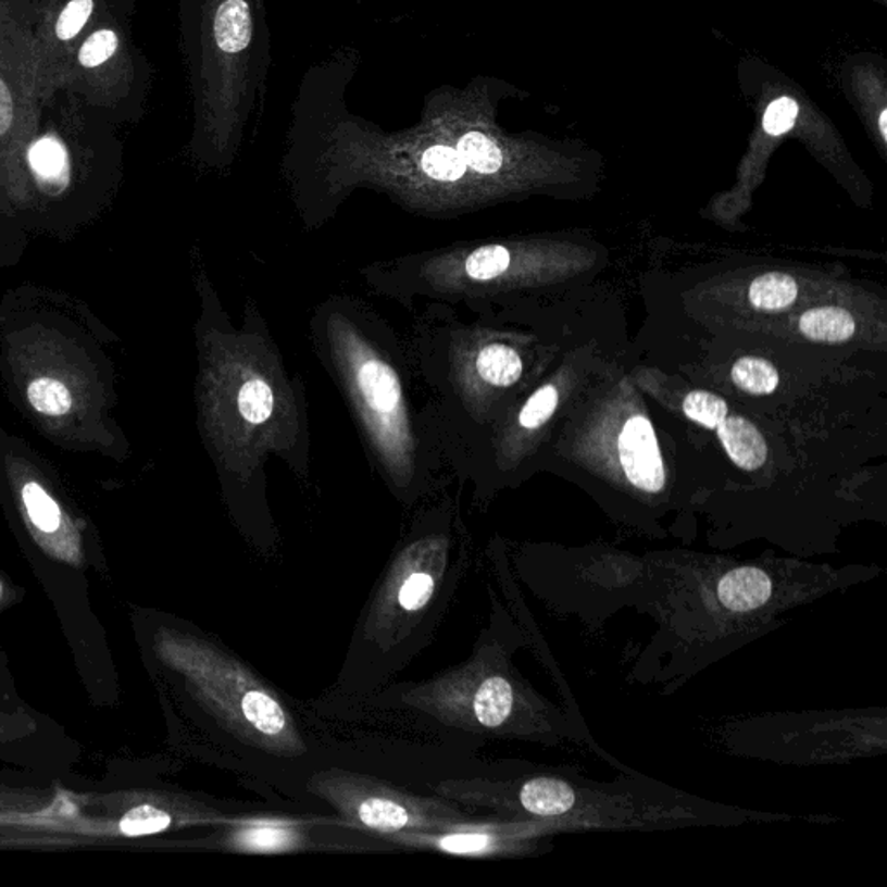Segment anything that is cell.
Returning a JSON list of instances; mask_svg holds the SVG:
<instances>
[{"label":"cell","instance_id":"1","mask_svg":"<svg viewBox=\"0 0 887 887\" xmlns=\"http://www.w3.org/2000/svg\"><path fill=\"white\" fill-rule=\"evenodd\" d=\"M205 326V427L226 491H261L270 458L311 469V428L300 376L291 375L255 302L241 326L212 299Z\"/></svg>","mask_w":887,"mask_h":887},{"label":"cell","instance_id":"2","mask_svg":"<svg viewBox=\"0 0 887 887\" xmlns=\"http://www.w3.org/2000/svg\"><path fill=\"white\" fill-rule=\"evenodd\" d=\"M311 343L343 397L364 451L393 495L413 501L437 486L446 465L404 340L358 297H328L311 317Z\"/></svg>","mask_w":887,"mask_h":887},{"label":"cell","instance_id":"3","mask_svg":"<svg viewBox=\"0 0 887 887\" xmlns=\"http://www.w3.org/2000/svg\"><path fill=\"white\" fill-rule=\"evenodd\" d=\"M312 792L326 799L340 819L385 839L402 832L434 830L470 816L454 804L418 798L370 776L332 772L312 782Z\"/></svg>","mask_w":887,"mask_h":887},{"label":"cell","instance_id":"4","mask_svg":"<svg viewBox=\"0 0 887 887\" xmlns=\"http://www.w3.org/2000/svg\"><path fill=\"white\" fill-rule=\"evenodd\" d=\"M215 848L230 853H302V851H366L392 846L343 819L290 816H224L217 822Z\"/></svg>","mask_w":887,"mask_h":887},{"label":"cell","instance_id":"5","mask_svg":"<svg viewBox=\"0 0 887 887\" xmlns=\"http://www.w3.org/2000/svg\"><path fill=\"white\" fill-rule=\"evenodd\" d=\"M536 822H491L463 820L434 830L402 832L385 837V842L404 848L427 849L465 858L515 857L536 846V839L547 832Z\"/></svg>","mask_w":887,"mask_h":887},{"label":"cell","instance_id":"6","mask_svg":"<svg viewBox=\"0 0 887 887\" xmlns=\"http://www.w3.org/2000/svg\"><path fill=\"white\" fill-rule=\"evenodd\" d=\"M619 460L633 486L645 492L664 489V461L650 420L632 416L624 423L619 436Z\"/></svg>","mask_w":887,"mask_h":887},{"label":"cell","instance_id":"7","mask_svg":"<svg viewBox=\"0 0 887 887\" xmlns=\"http://www.w3.org/2000/svg\"><path fill=\"white\" fill-rule=\"evenodd\" d=\"M775 595L773 577L755 565L726 571L716 585L717 602L735 614H749L769 607Z\"/></svg>","mask_w":887,"mask_h":887},{"label":"cell","instance_id":"8","mask_svg":"<svg viewBox=\"0 0 887 887\" xmlns=\"http://www.w3.org/2000/svg\"><path fill=\"white\" fill-rule=\"evenodd\" d=\"M515 708V687L507 676H501V674H492L484 678L478 683L470 699V713L478 725L487 729H499L507 726L512 721Z\"/></svg>","mask_w":887,"mask_h":887},{"label":"cell","instance_id":"9","mask_svg":"<svg viewBox=\"0 0 887 887\" xmlns=\"http://www.w3.org/2000/svg\"><path fill=\"white\" fill-rule=\"evenodd\" d=\"M723 448L738 469L754 472L766 463L769 448L761 432L742 416H726L716 427Z\"/></svg>","mask_w":887,"mask_h":887},{"label":"cell","instance_id":"10","mask_svg":"<svg viewBox=\"0 0 887 887\" xmlns=\"http://www.w3.org/2000/svg\"><path fill=\"white\" fill-rule=\"evenodd\" d=\"M215 42L227 54L245 51L252 42V13L245 0H226L217 9L214 22Z\"/></svg>","mask_w":887,"mask_h":887},{"label":"cell","instance_id":"11","mask_svg":"<svg viewBox=\"0 0 887 887\" xmlns=\"http://www.w3.org/2000/svg\"><path fill=\"white\" fill-rule=\"evenodd\" d=\"M418 171L423 175V183L436 188H454L466 179L470 168L454 148L434 145L420 154Z\"/></svg>","mask_w":887,"mask_h":887},{"label":"cell","instance_id":"12","mask_svg":"<svg viewBox=\"0 0 887 887\" xmlns=\"http://www.w3.org/2000/svg\"><path fill=\"white\" fill-rule=\"evenodd\" d=\"M799 329L810 340L840 343L853 337L857 323L845 309L820 308L802 314Z\"/></svg>","mask_w":887,"mask_h":887},{"label":"cell","instance_id":"13","mask_svg":"<svg viewBox=\"0 0 887 887\" xmlns=\"http://www.w3.org/2000/svg\"><path fill=\"white\" fill-rule=\"evenodd\" d=\"M28 163L40 183L61 186L68 177V151L58 137H40L28 150Z\"/></svg>","mask_w":887,"mask_h":887},{"label":"cell","instance_id":"14","mask_svg":"<svg viewBox=\"0 0 887 887\" xmlns=\"http://www.w3.org/2000/svg\"><path fill=\"white\" fill-rule=\"evenodd\" d=\"M798 299V283L789 274L769 273L755 277L749 288V300L761 311H782Z\"/></svg>","mask_w":887,"mask_h":887},{"label":"cell","instance_id":"15","mask_svg":"<svg viewBox=\"0 0 887 887\" xmlns=\"http://www.w3.org/2000/svg\"><path fill=\"white\" fill-rule=\"evenodd\" d=\"M454 150L465 160L470 171L478 175H495L503 166V153L492 139L483 133H466Z\"/></svg>","mask_w":887,"mask_h":887},{"label":"cell","instance_id":"16","mask_svg":"<svg viewBox=\"0 0 887 887\" xmlns=\"http://www.w3.org/2000/svg\"><path fill=\"white\" fill-rule=\"evenodd\" d=\"M732 380L744 392L769 396L778 387V373L766 359L742 358L732 367Z\"/></svg>","mask_w":887,"mask_h":887},{"label":"cell","instance_id":"17","mask_svg":"<svg viewBox=\"0 0 887 887\" xmlns=\"http://www.w3.org/2000/svg\"><path fill=\"white\" fill-rule=\"evenodd\" d=\"M28 401L39 413L61 416L72 410V393L60 380L39 378L32 382L26 390Z\"/></svg>","mask_w":887,"mask_h":887},{"label":"cell","instance_id":"18","mask_svg":"<svg viewBox=\"0 0 887 887\" xmlns=\"http://www.w3.org/2000/svg\"><path fill=\"white\" fill-rule=\"evenodd\" d=\"M23 503L30 521L42 533H54L60 527V507L39 484L28 483L23 487Z\"/></svg>","mask_w":887,"mask_h":887},{"label":"cell","instance_id":"19","mask_svg":"<svg viewBox=\"0 0 887 887\" xmlns=\"http://www.w3.org/2000/svg\"><path fill=\"white\" fill-rule=\"evenodd\" d=\"M172 820L174 819L168 811L154 804H141L128 811L122 819L120 830L128 837L151 836L171 827Z\"/></svg>","mask_w":887,"mask_h":887},{"label":"cell","instance_id":"20","mask_svg":"<svg viewBox=\"0 0 887 887\" xmlns=\"http://www.w3.org/2000/svg\"><path fill=\"white\" fill-rule=\"evenodd\" d=\"M683 413L687 414L691 422L716 430L717 425L728 416V405L716 393L697 390L685 397Z\"/></svg>","mask_w":887,"mask_h":887},{"label":"cell","instance_id":"21","mask_svg":"<svg viewBox=\"0 0 887 887\" xmlns=\"http://www.w3.org/2000/svg\"><path fill=\"white\" fill-rule=\"evenodd\" d=\"M557 404H559V390L554 388V385H542L519 411V416H516L519 427L524 430H536L542 427L553 416Z\"/></svg>","mask_w":887,"mask_h":887},{"label":"cell","instance_id":"22","mask_svg":"<svg viewBox=\"0 0 887 887\" xmlns=\"http://www.w3.org/2000/svg\"><path fill=\"white\" fill-rule=\"evenodd\" d=\"M118 51V35L111 28H101L90 34L78 49V64L84 70H96L111 61Z\"/></svg>","mask_w":887,"mask_h":887},{"label":"cell","instance_id":"23","mask_svg":"<svg viewBox=\"0 0 887 887\" xmlns=\"http://www.w3.org/2000/svg\"><path fill=\"white\" fill-rule=\"evenodd\" d=\"M95 11V0H68L54 23L55 39L72 42L89 22Z\"/></svg>","mask_w":887,"mask_h":887},{"label":"cell","instance_id":"24","mask_svg":"<svg viewBox=\"0 0 887 887\" xmlns=\"http://www.w3.org/2000/svg\"><path fill=\"white\" fill-rule=\"evenodd\" d=\"M798 111V103L794 99H776L764 113V133L770 134V136H784L785 133H789L790 128L796 124Z\"/></svg>","mask_w":887,"mask_h":887},{"label":"cell","instance_id":"25","mask_svg":"<svg viewBox=\"0 0 887 887\" xmlns=\"http://www.w3.org/2000/svg\"><path fill=\"white\" fill-rule=\"evenodd\" d=\"M13 98L5 87L4 82L0 80V136H4L9 125L13 122L14 116Z\"/></svg>","mask_w":887,"mask_h":887},{"label":"cell","instance_id":"26","mask_svg":"<svg viewBox=\"0 0 887 887\" xmlns=\"http://www.w3.org/2000/svg\"><path fill=\"white\" fill-rule=\"evenodd\" d=\"M879 128H880V134H883L884 141H887V111L886 110H884L883 113H880Z\"/></svg>","mask_w":887,"mask_h":887},{"label":"cell","instance_id":"27","mask_svg":"<svg viewBox=\"0 0 887 887\" xmlns=\"http://www.w3.org/2000/svg\"><path fill=\"white\" fill-rule=\"evenodd\" d=\"M0 591H2V588H0Z\"/></svg>","mask_w":887,"mask_h":887}]
</instances>
